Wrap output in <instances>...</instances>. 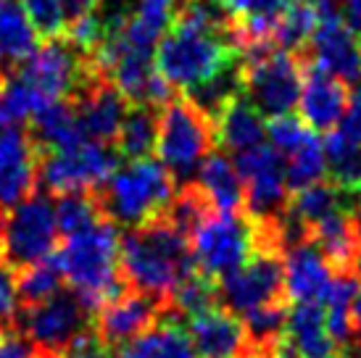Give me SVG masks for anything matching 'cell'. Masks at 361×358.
Here are the masks:
<instances>
[{
	"instance_id": "1",
	"label": "cell",
	"mask_w": 361,
	"mask_h": 358,
	"mask_svg": "<svg viewBox=\"0 0 361 358\" xmlns=\"http://www.w3.org/2000/svg\"><path fill=\"white\" fill-rule=\"evenodd\" d=\"M119 271L130 290L169 306L180 279L195 271L190 240L159 214L119 235Z\"/></svg>"
},
{
	"instance_id": "2",
	"label": "cell",
	"mask_w": 361,
	"mask_h": 358,
	"mask_svg": "<svg viewBox=\"0 0 361 358\" xmlns=\"http://www.w3.org/2000/svg\"><path fill=\"white\" fill-rule=\"evenodd\" d=\"M56 256L63 268V279L90 314L130 290L119 271V227L109 216L66 237Z\"/></svg>"
},
{
	"instance_id": "3",
	"label": "cell",
	"mask_w": 361,
	"mask_h": 358,
	"mask_svg": "<svg viewBox=\"0 0 361 358\" xmlns=\"http://www.w3.org/2000/svg\"><path fill=\"white\" fill-rule=\"evenodd\" d=\"M177 187V179L161 161L137 159L127 166H116V171L95 190V198L116 227H137L164 214Z\"/></svg>"
},
{
	"instance_id": "4",
	"label": "cell",
	"mask_w": 361,
	"mask_h": 358,
	"mask_svg": "<svg viewBox=\"0 0 361 358\" xmlns=\"http://www.w3.org/2000/svg\"><path fill=\"white\" fill-rule=\"evenodd\" d=\"M235 61H238V48L232 42V35H216V32L169 27V35L159 40L156 50V71L177 90L195 87Z\"/></svg>"
},
{
	"instance_id": "5",
	"label": "cell",
	"mask_w": 361,
	"mask_h": 358,
	"mask_svg": "<svg viewBox=\"0 0 361 358\" xmlns=\"http://www.w3.org/2000/svg\"><path fill=\"white\" fill-rule=\"evenodd\" d=\"M214 145H216L214 119L190 98H174L161 109L156 150L161 163L177 179V185L190 182Z\"/></svg>"
},
{
	"instance_id": "6",
	"label": "cell",
	"mask_w": 361,
	"mask_h": 358,
	"mask_svg": "<svg viewBox=\"0 0 361 358\" xmlns=\"http://www.w3.org/2000/svg\"><path fill=\"white\" fill-rule=\"evenodd\" d=\"M243 95L264 116H282L298 109L303 87V56L282 48H261L240 61Z\"/></svg>"
},
{
	"instance_id": "7",
	"label": "cell",
	"mask_w": 361,
	"mask_h": 358,
	"mask_svg": "<svg viewBox=\"0 0 361 358\" xmlns=\"http://www.w3.org/2000/svg\"><path fill=\"white\" fill-rule=\"evenodd\" d=\"M56 240H59L56 206L48 190L35 187L24 200L6 209L0 253L8 266L24 268L45 259L56 248Z\"/></svg>"
},
{
	"instance_id": "8",
	"label": "cell",
	"mask_w": 361,
	"mask_h": 358,
	"mask_svg": "<svg viewBox=\"0 0 361 358\" xmlns=\"http://www.w3.org/2000/svg\"><path fill=\"white\" fill-rule=\"evenodd\" d=\"M121 163L119 150L111 142L85 140L77 148L40 153L37 185L51 195L63 192H92L116 171Z\"/></svg>"
},
{
	"instance_id": "9",
	"label": "cell",
	"mask_w": 361,
	"mask_h": 358,
	"mask_svg": "<svg viewBox=\"0 0 361 358\" xmlns=\"http://www.w3.org/2000/svg\"><path fill=\"white\" fill-rule=\"evenodd\" d=\"M195 268L211 279H219L240 268L256 250V227L248 216L211 211L190 237Z\"/></svg>"
},
{
	"instance_id": "10",
	"label": "cell",
	"mask_w": 361,
	"mask_h": 358,
	"mask_svg": "<svg viewBox=\"0 0 361 358\" xmlns=\"http://www.w3.org/2000/svg\"><path fill=\"white\" fill-rule=\"evenodd\" d=\"M92 324V314L80 303L74 290L61 288L56 295L32 309H19L16 329L32 342L35 356L59 358Z\"/></svg>"
},
{
	"instance_id": "11",
	"label": "cell",
	"mask_w": 361,
	"mask_h": 358,
	"mask_svg": "<svg viewBox=\"0 0 361 358\" xmlns=\"http://www.w3.org/2000/svg\"><path fill=\"white\" fill-rule=\"evenodd\" d=\"M216 298L227 311L245 316L264 303L285 298V261L282 250L256 248L240 268L216 279Z\"/></svg>"
},
{
	"instance_id": "12",
	"label": "cell",
	"mask_w": 361,
	"mask_h": 358,
	"mask_svg": "<svg viewBox=\"0 0 361 358\" xmlns=\"http://www.w3.org/2000/svg\"><path fill=\"white\" fill-rule=\"evenodd\" d=\"M235 169L243 179L245 190V209L251 221L280 219L288 200L290 187L285 179V161L271 145H256V148L235 153Z\"/></svg>"
},
{
	"instance_id": "13",
	"label": "cell",
	"mask_w": 361,
	"mask_h": 358,
	"mask_svg": "<svg viewBox=\"0 0 361 358\" xmlns=\"http://www.w3.org/2000/svg\"><path fill=\"white\" fill-rule=\"evenodd\" d=\"M301 56L345 85H356L361 80V42L345 27L338 8L322 11V19L309 40V50H303Z\"/></svg>"
},
{
	"instance_id": "14",
	"label": "cell",
	"mask_w": 361,
	"mask_h": 358,
	"mask_svg": "<svg viewBox=\"0 0 361 358\" xmlns=\"http://www.w3.org/2000/svg\"><path fill=\"white\" fill-rule=\"evenodd\" d=\"M164 309L166 306L159 303V300H153L151 295L127 290L116 300H111L103 309L95 311V316H92V332H95V338H98V342H101L103 348L109 350V353H114L124 342H130L137 335L156 327Z\"/></svg>"
},
{
	"instance_id": "15",
	"label": "cell",
	"mask_w": 361,
	"mask_h": 358,
	"mask_svg": "<svg viewBox=\"0 0 361 358\" xmlns=\"http://www.w3.org/2000/svg\"><path fill=\"white\" fill-rule=\"evenodd\" d=\"M40 150L24 124H0V209L6 211L37 187Z\"/></svg>"
},
{
	"instance_id": "16",
	"label": "cell",
	"mask_w": 361,
	"mask_h": 358,
	"mask_svg": "<svg viewBox=\"0 0 361 358\" xmlns=\"http://www.w3.org/2000/svg\"><path fill=\"white\" fill-rule=\"evenodd\" d=\"M348 95H351V90L345 82L303 58V87L301 98H298V109H301V119L311 130H335L341 124L345 109H348Z\"/></svg>"
},
{
	"instance_id": "17",
	"label": "cell",
	"mask_w": 361,
	"mask_h": 358,
	"mask_svg": "<svg viewBox=\"0 0 361 358\" xmlns=\"http://www.w3.org/2000/svg\"><path fill=\"white\" fill-rule=\"evenodd\" d=\"M285 261V298L293 303H322L330 285V261L311 237H303L282 250Z\"/></svg>"
},
{
	"instance_id": "18",
	"label": "cell",
	"mask_w": 361,
	"mask_h": 358,
	"mask_svg": "<svg viewBox=\"0 0 361 358\" xmlns=\"http://www.w3.org/2000/svg\"><path fill=\"white\" fill-rule=\"evenodd\" d=\"M71 100L77 106V124H80L82 137L92 140V142H114L116 140V132L121 127L130 100L121 95L114 82L101 77Z\"/></svg>"
},
{
	"instance_id": "19",
	"label": "cell",
	"mask_w": 361,
	"mask_h": 358,
	"mask_svg": "<svg viewBox=\"0 0 361 358\" xmlns=\"http://www.w3.org/2000/svg\"><path fill=\"white\" fill-rule=\"evenodd\" d=\"M185 329L198 358H232L248 348V335L238 314L227 311L219 303L188 319Z\"/></svg>"
},
{
	"instance_id": "20",
	"label": "cell",
	"mask_w": 361,
	"mask_h": 358,
	"mask_svg": "<svg viewBox=\"0 0 361 358\" xmlns=\"http://www.w3.org/2000/svg\"><path fill=\"white\" fill-rule=\"evenodd\" d=\"M285 340L295 358H338L341 345L332 340L322 303H295L288 311Z\"/></svg>"
},
{
	"instance_id": "21",
	"label": "cell",
	"mask_w": 361,
	"mask_h": 358,
	"mask_svg": "<svg viewBox=\"0 0 361 358\" xmlns=\"http://www.w3.org/2000/svg\"><path fill=\"white\" fill-rule=\"evenodd\" d=\"M214 135L216 142L224 145L232 153L256 148L267 137V121L251 100L243 92L232 95L230 100H224V106L216 111L214 116Z\"/></svg>"
},
{
	"instance_id": "22",
	"label": "cell",
	"mask_w": 361,
	"mask_h": 358,
	"mask_svg": "<svg viewBox=\"0 0 361 358\" xmlns=\"http://www.w3.org/2000/svg\"><path fill=\"white\" fill-rule=\"evenodd\" d=\"M30 135L40 153L69 150L85 142L77 124V106L71 98H53L30 119Z\"/></svg>"
},
{
	"instance_id": "23",
	"label": "cell",
	"mask_w": 361,
	"mask_h": 358,
	"mask_svg": "<svg viewBox=\"0 0 361 358\" xmlns=\"http://www.w3.org/2000/svg\"><path fill=\"white\" fill-rule=\"evenodd\" d=\"M211 209L219 214H240L245 209V190H243V179L227 156L214 153L203 159L198 166V182H195Z\"/></svg>"
},
{
	"instance_id": "24",
	"label": "cell",
	"mask_w": 361,
	"mask_h": 358,
	"mask_svg": "<svg viewBox=\"0 0 361 358\" xmlns=\"http://www.w3.org/2000/svg\"><path fill=\"white\" fill-rule=\"evenodd\" d=\"M37 48V30L32 27L19 0H0V71L11 77L21 61Z\"/></svg>"
},
{
	"instance_id": "25",
	"label": "cell",
	"mask_w": 361,
	"mask_h": 358,
	"mask_svg": "<svg viewBox=\"0 0 361 358\" xmlns=\"http://www.w3.org/2000/svg\"><path fill=\"white\" fill-rule=\"evenodd\" d=\"M159 113L161 109L148 106V103H130L127 113L121 119V127L116 132V145L121 159L137 161L151 159L156 150V140H159Z\"/></svg>"
},
{
	"instance_id": "26",
	"label": "cell",
	"mask_w": 361,
	"mask_h": 358,
	"mask_svg": "<svg viewBox=\"0 0 361 358\" xmlns=\"http://www.w3.org/2000/svg\"><path fill=\"white\" fill-rule=\"evenodd\" d=\"M311 240L317 242L324 253V259L330 261V266L338 268H356L359 259H356V242H353V229H351V216L345 211H332L330 216L319 219L309 229Z\"/></svg>"
},
{
	"instance_id": "27",
	"label": "cell",
	"mask_w": 361,
	"mask_h": 358,
	"mask_svg": "<svg viewBox=\"0 0 361 358\" xmlns=\"http://www.w3.org/2000/svg\"><path fill=\"white\" fill-rule=\"evenodd\" d=\"M324 145V156H327V171H330L332 182L351 195H361V142L348 137L345 132L338 127L330 130Z\"/></svg>"
},
{
	"instance_id": "28",
	"label": "cell",
	"mask_w": 361,
	"mask_h": 358,
	"mask_svg": "<svg viewBox=\"0 0 361 358\" xmlns=\"http://www.w3.org/2000/svg\"><path fill=\"white\" fill-rule=\"evenodd\" d=\"M63 288V268L56 253L35 261L30 266L16 268V295L19 309H32L42 300H48Z\"/></svg>"
},
{
	"instance_id": "29",
	"label": "cell",
	"mask_w": 361,
	"mask_h": 358,
	"mask_svg": "<svg viewBox=\"0 0 361 358\" xmlns=\"http://www.w3.org/2000/svg\"><path fill=\"white\" fill-rule=\"evenodd\" d=\"M343 192L335 182H314L309 187L295 190V198L288 200V209L285 214H290L295 221H301L303 227L311 229L319 219L330 216L332 211H341L343 209Z\"/></svg>"
},
{
	"instance_id": "30",
	"label": "cell",
	"mask_w": 361,
	"mask_h": 358,
	"mask_svg": "<svg viewBox=\"0 0 361 358\" xmlns=\"http://www.w3.org/2000/svg\"><path fill=\"white\" fill-rule=\"evenodd\" d=\"M322 19V8L317 0H295L285 11L274 30V45L290 53H303L309 45L311 35Z\"/></svg>"
},
{
	"instance_id": "31",
	"label": "cell",
	"mask_w": 361,
	"mask_h": 358,
	"mask_svg": "<svg viewBox=\"0 0 361 358\" xmlns=\"http://www.w3.org/2000/svg\"><path fill=\"white\" fill-rule=\"evenodd\" d=\"M282 161H285V179H288L290 192L309 187L327 174V156H324V145L319 142L317 132H311L298 148L282 156Z\"/></svg>"
},
{
	"instance_id": "32",
	"label": "cell",
	"mask_w": 361,
	"mask_h": 358,
	"mask_svg": "<svg viewBox=\"0 0 361 358\" xmlns=\"http://www.w3.org/2000/svg\"><path fill=\"white\" fill-rule=\"evenodd\" d=\"M53 206H56L59 235H63V237L85 232L106 216L98 198H95V190L92 192H63V195H59V200H53Z\"/></svg>"
},
{
	"instance_id": "33",
	"label": "cell",
	"mask_w": 361,
	"mask_h": 358,
	"mask_svg": "<svg viewBox=\"0 0 361 358\" xmlns=\"http://www.w3.org/2000/svg\"><path fill=\"white\" fill-rule=\"evenodd\" d=\"M285 324H288V306L285 298L264 303L259 309H253L245 314V335H248V345L261 350L274 348L280 338L285 335Z\"/></svg>"
},
{
	"instance_id": "34",
	"label": "cell",
	"mask_w": 361,
	"mask_h": 358,
	"mask_svg": "<svg viewBox=\"0 0 361 358\" xmlns=\"http://www.w3.org/2000/svg\"><path fill=\"white\" fill-rule=\"evenodd\" d=\"M211 211L214 209H211V203L201 192V187H198L195 182H185V185L177 187L171 203L166 206V211H164V216L180 229L185 237L190 240L192 232L201 227L203 219L209 216Z\"/></svg>"
},
{
	"instance_id": "35",
	"label": "cell",
	"mask_w": 361,
	"mask_h": 358,
	"mask_svg": "<svg viewBox=\"0 0 361 358\" xmlns=\"http://www.w3.org/2000/svg\"><path fill=\"white\" fill-rule=\"evenodd\" d=\"M219 298H216V279L201 274L198 268L190 271L185 279H180V285L174 288L169 298V309L177 311L182 319H190L201 311L216 306Z\"/></svg>"
},
{
	"instance_id": "36",
	"label": "cell",
	"mask_w": 361,
	"mask_h": 358,
	"mask_svg": "<svg viewBox=\"0 0 361 358\" xmlns=\"http://www.w3.org/2000/svg\"><path fill=\"white\" fill-rule=\"evenodd\" d=\"M156 332H159V358H198L190 335L182 324V316L169 306L161 314Z\"/></svg>"
},
{
	"instance_id": "37",
	"label": "cell",
	"mask_w": 361,
	"mask_h": 358,
	"mask_svg": "<svg viewBox=\"0 0 361 358\" xmlns=\"http://www.w3.org/2000/svg\"><path fill=\"white\" fill-rule=\"evenodd\" d=\"M311 127L303 119H295L293 113H282V116H269V124H267V137H269V145L280 156H288L290 150H295L303 140L311 135Z\"/></svg>"
},
{
	"instance_id": "38",
	"label": "cell",
	"mask_w": 361,
	"mask_h": 358,
	"mask_svg": "<svg viewBox=\"0 0 361 358\" xmlns=\"http://www.w3.org/2000/svg\"><path fill=\"white\" fill-rule=\"evenodd\" d=\"M295 0H219V6L230 13L232 21L243 19H271L280 21V16L290 8Z\"/></svg>"
},
{
	"instance_id": "39",
	"label": "cell",
	"mask_w": 361,
	"mask_h": 358,
	"mask_svg": "<svg viewBox=\"0 0 361 358\" xmlns=\"http://www.w3.org/2000/svg\"><path fill=\"white\" fill-rule=\"evenodd\" d=\"M32 27L42 37H59L63 32V0H19Z\"/></svg>"
},
{
	"instance_id": "40",
	"label": "cell",
	"mask_w": 361,
	"mask_h": 358,
	"mask_svg": "<svg viewBox=\"0 0 361 358\" xmlns=\"http://www.w3.org/2000/svg\"><path fill=\"white\" fill-rule=\"evenodd\" d=\"M132 16L140 19L142 24H148L151 30H156L159 35L169 32L171 19H174V8L177 0H132Z\"/></svg>"
},
{
	"instance_id": "41",
	"label": "cell",
	"mask_w": 361,
	"mask_h": 358,
	"mask_svg": "<svg viewBox=\"0 0 361 358\" xmlns=\"http://www.w3.org/2000/svg\"><path fill=\"white\" fill-rule=\"evenodd\" d=\"M19 295H16V268L0 259V332L16 327Z\"/></svg>"
},
{
	"instance_id": "42",
	"label": "cell",
	"mask_w": 361,
	"mask_h": 358,
	"mask_svg": "<svg viewBox=\"0 0 361 358\" xmlns=\"http://www.w3.org/2000/svg\"><path fill=\"white\" fill-rule=\"evenodd\" d=\"M114 358H159V332H156V327L137 335L130 342H124L119 350H114Z\"/></svg>"
},
{
	"instance_id": "43",
	"label": "cell",
	"mask_w": 361,
	"mask_h": 358,
	"mask_svg": "<svg viewBox=\"0 0 361 358\" xmlns=\"http://www.w3.org/2000/svg\"><path fill=\"white\" fill-rule=\"evenodd\" d=\"M111 353L106 348H103L101 342H98V338H95V332H92V324L85 332H80L77 335V340L71 342L69 348L63 350L59 358H109Z\"/></svg>"
},
{
	"instance_id": "44",
	"label": "cell",
	"mask_w": 361,
	"mask_h": 358,
	"mask_svg": "<svg viewBox=\"0 0 361 358\" xmlns=\"http://www.w3.org/2000/svg\"><path fill=\"white\" fill-rule=\"evenodd\" d=\"M32 342L16 327L0 332V358H32Z\"/></svg>"
},
{
	"instance_id": "45",
	"label": "cell",
	"mask_w": 361,
	"mask_h": 358,
	"mask_svg": "<svg viewBox=\"0 0 361 358\" xmlns=\"http://www.w3.org/2000/svg\"><path fill=\"white\" fill-rule=\"evenodd\" d=\"M338 130L345 132L348 137L359 140L361 142V85L348 95V109H345V113H343Z\"/></svg>"
},
{
	"instance_id": "46",
	"label": "cell",
	"mask_w": 361,
	"mask_h": 358,
	"mask_svg": "<svg viewBox=\"0 0 361 358\" xmlns=\"http://www.w3.org/2000/svg\"><path fill=\"white\" fill-rule=\"evenodd\" d=\"M351 229H353V242H356V259H359V264H361V198H359V203L353 206Z\"/></svg>"
},
{
	"instance_id": "47",
	"label": "cell",
	"mask_w": 361,
	"mask_h": 358,
	"mask_svg": "<svg viewBox=\"0 0 361 358\" xmlns=\"http://www.w3.org/2000/svg\"><path fill=\"white\" fill-rule=\"evenodd\" d=\"M232 358H271V356H269V350H261V348H253V345H248L243 353H238V356H232Z\"/></svg>"
},
{
	"instance_id": "48",
	"label": "cell",
	"mask_w": 361,
	"mask_h": 358,
	"mask_svg": "<svg viewBox=\"0 0 361 358\" xmlns=\"http://www.w3.org/2000/svg\"><path fill=\"white\" fill-rule=\"evenodd\" d=\"M353 324H356V332L361 329V290H359V295H356V300H353Z\"/></svg>"
},
{
	"instance_id": "49",
	"label": "cell",
	"mask_w": 361,
	"mask_h": 358,
	"mask_svg": "<svg viewBox=\"0 0 361 358\" xmlns=\"http://www.w3.org/2000/svg\"><path fill=\"white\" fill-rule=\"evenodd\" d=\"M317 3L322 6V11H330V8H338L341 0H317Z\"/></svg>"
},
{
	"instance_id": "50",
	"label": "cell",
	"mask_w": 361,
	"mask_h": 358,
	"mask_svg": "<svg viewBox=\"0 0 361 358\" xmlns=\"http://www.w3.org/2000/svg\"><path fill=\"white\" fill-rule=\"evenodd\" d=\"M6 80H8V77L0 71V98H3V90H6Z\"/></svg>"
},
{
	"instance_id": "51",
	"label": "cell",
	"mask_w": 361,
	"mask_h": 358,
	"mask_svg": "<svg viewBox=\"0 0 361 358\" xmlns=\"http://www.w3.org/2000/svg\"><path fill=\"white\" fill-rule=\"evenodd\" d=\"M359 332H361V329H359ZM359 358H361V340H359Z\"/></svg>"
},
{
	"instance_id": "52",
	"label": "cell",
	"mask_w": 361,
	"mask_h": 358,
	"mask_svg": "<svg viewBox=\"0 0 361 358\" xmlns=\"http://www.w3.org/2000/svg\"><path fill=\"white\" fill-rule=\"evenodd\" d=\"M338 358H341V356H338Z\"/></svg>"
}]
</instances>
